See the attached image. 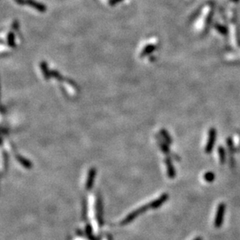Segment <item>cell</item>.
Masks as SVG:
<instances>
[{
  "instance_id": "cell-1",
  "label": "cell",
  "mask_w": 240,
  "mask_h": 240,
  "mask_svg": "<svg viewBox=\"0 0 240 240\" xmlns=\"http://www.w3.org/2000/svg\"><path fill=\"white\" fill-rule=\"evenodd\" d=\"M168 198H169V195L168 194H166V193L162 194L159 198H157L156 200H155V201H152V202L149 203V204H147L144 205V206L140 207L139 208L133 210L132 212H131L130 214H128V215L123 219L121 224H124L131 222V221L134 220L136 217H138L139 214H141L142 212L145 211V210H148V209H156L158 208V207H160V206H162V205L163 204L165 201H167Z\"/></svg>"
},
{
  "instance_id": "cell-2",
  "label": "cell",
  "mask_w": 240,
  "mask_h": 240,
  "mask_svg": "<svg viewBox=\"0 0 240 240\" xmlns=\"http://www.w3.org/2000/svg\"><path fill=\"white\" fill-rule=\"evenodd\" d=\"M225 209H226V207L223 203L219 204L218 206L216 214H215V221H214V225L216 228H221L222 225L223 221H224V214H225Z\"/></svg>"
},
{
  "instance_id": "cell-3",
  "label": "cell",
  "mask_w": 240,
  "mask_h": 240,
  "mask_svg": "<svg viewBox=\"0 0 240 240\" xmlns=\"http://www.w3.org/2000/svg\"><path fill=\"white\" fill-rule=\"evenodd\" d=\"M217 131L215 128H211L209 129L208 132V138L207 141L206 146H205V151L206 154H211L212 152V150L215 147V140H216Z\"/></svg>"
},
{
  "instance_id": "cell-4",
  "label": "cell",
  "mask_w": 240,
  "mask_h": 240,
  "mask_svg": "<svg viewBox=\"0 0 240 240\" xmlns=\"http://www.w3.org/2000/svg\"><path fill=\"white\" fill-rule=\"evenodd\" d=\"M165 165H166V168H167L168 176H169L170 179L175 178L176 175L175 167L173 166L171 159L169 158V157L166 158V159H165Z\"/></svg>"
},
{
  "instance_id": "cell-5",
  "label": "cell",
  "mask_w": 240,
  "mask_h": 240,
  "mask_svg": "<svg viewBox=\"0 0 240 240\" xmlns=\"http://www.w3.org/2000/svg\"><path fill=\"white\" fill-rule=\"evenodd\" d=\"M218 151H219V156L220 162L222 164H224L225 162V160H226V154H225V151H224V147H219Z\"/></svg>"
},
{
  "instance_id": "cell-6",
  "label": "cell",
  "mask_w": 240,
  "mask_h": 240,
  "mask_svg": "<svg viewBox=\"0 0 240 240\" xmlns=\"http://www.w3.org/2000/svg\"><path fill=\"white\" fill-rule=\"evenodd\" d=\"M204 179L208 183H212L215 179V173L212 172H206L204 175Z\"/></svg>"
},
{
  "instance_id": "cell-7",
  "label": "cell",
  "mask_w": 240,
  "mask_h": 240,
  "mask_svg": "<svg viewBox=\"0 0 240 240\" xmlns=\"http://www.w3.org/2000/svg\"><path fill=\"white\" fill-rule=\"evenodd\" d=\"M227 144H228V151H229V154H231V155L232 156V154L235 152L234 151V146H233V143H232V140L231 138H228V140H227Z\"/></svg>"
},
{
  "instance_id": "cell-8",
  "label": "cell",
  "mask_w": 240,
  "mask_h": 240,
  "mask_svg": "<svg viewBox=\"0 0 240 240\" xmlns=\"http://www.w3.org/2000/svg\"><path fill=\"white\" fill-rule=\"evenodd\" d=\"M161 134L162 136L163 137L164 140H165V141L167 142L168 143H172V139L171 137H170V136L169 135V133L166 132L165 130H162L161 131Z\"/></svg>"
},
{
  "instance_id": "cell-9",
  "label": "cell",
  "mask_w": 240,
  "mask_h": 240,
  "mask_svg": "<svg viewBox=\"0 0 240 240\" xmlns=\"http://www.w3.org/2000/svg\"><path fill=\"white\" fill-rule=\"evenodd\" d=\"M9 44L10 46H14V36L13 34H10L9 35Z\"/></svg>"
},
{
  "instance_id": "cell-10",
  "label": "cell",
  "mask_w": 240,
  "mask_h": 240,
  "mask_svg": "<svg viewBox=\"0 0 240 240\" xmlns=\"http://www.w3.org/2000/svg\"><path fill=\"white\" fill-rule=\"evenodd\" d=\"M120 0H111V2H110V4H113L114 5V3H116V2H119Z\"/></svg>"
},
{
  "instance_id": "cell-11",
  "label": "cell",
  "mask_w": 240,
  "mask_h": 240,
  "mask_svg": "<svg viewBox=\"0 0 240 240\" xmlns=\"http://www.w3.org/2000/svg\"><path fill=\"white\" fill-rule=\"evenodd\" d=\"M193 240H203L202 237H201V236H199V237H197V238H195Z\"/></svg>"
}]
</instances>
